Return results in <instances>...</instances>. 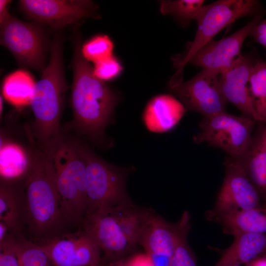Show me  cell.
<instances>
[{"mask_svg": "<svg viewBox=\"0 0 266 266\" xmlns=\"http://www.w3.org/2000/svg\"><path fill=\"white\" fill-rule=\"evenodd\" d=\"M47 266H55L53 264H52L49 265H48Z\"/></svg>", "mask_w": 266, "mask_h": 266, "instance_id": "cell-41", "label": "cell"}, {"mask_svg": "<svg viewBox=\"0 0 266 266\" xmlns=\"http://www.w3.org/2000/svg\"><path fill=\"white\" fill-rule=\"evenodd\" d=\"M219 75L202 69L188 81L170 86V89L186 110L209 117L226 112L227 101L221 89Z\"/></svg>", "mask_w": 266, "mask_h": 266, "instance_id": "cell-9", "label": "cell"}, {"mask_svg": "<svg viewBox=\"0 0 266 266\" xmlns=\"http://www.w3.org/2000/svg\"><path fill=\"white\" fill-rule=\"evenodd\" d=\"M9 232L7 226L3 222L0 221V242L4 239Z\"/></svg>", "mask_w": 266, "mask_h": 266, "instance_id": "cell-34", "label": "cell"}, {"mask_svg": "<svg viewBox=\"0 0 266 266\" xmlns=\"http://www.w3.org/2000/svg\"><path fill=\"white\" fill-rule=\"evenodd\" d=\"M262 140L263 143H264V145L266 147V132L265 133Z\"/></svg>", "mask_w": 266, "mask_h": 266, "instance_id": "cell-37", "label": "cell"}, {"mask_svg": "<svg viewBox=\"0 0 266 266\" xmlns=\"http://www.w3.org/2000/svg\"><path fill=\"white\" fill-rule=\"evenodd\" d=\"M178 229V221L170 223L152 211L144 226L139 245L150 257H172Z\"/></svg>", "mask_w": 266, "mask_h": 266, "instance_id": "cell-17", "label": "cell"}, {"mask_svg": "<svg viewBox=\"0 0 266 266\" xmlns=\"http://www.w3.org/2000/svg\"><path fill=\"white\" fill-rule=\"evenodd\" d=\"M264 256H266V254L265 255H264Z\"/></svg>", "mask_w": 266, "mask_h": 266, "instance_id": "cell-42", "label": "cell"}, {"mask_svg": "<svg viewBox=\"0 0 266 266\" xmlns=\"http://www.w3.org/2000/svg\"><path fill=\"white\" fill-rule=\"evenodd\" d=\"M19 5L30 18L55 30L98 17L97 5L89 0H21Z\"/></svg>", "mask_w": 266, "mask_h": 266, "instance_id": "cell-10", "label": "cell"}, {"mask_svg": "<svg viewBox=\"0 0 266 266\" xmlns=\"http://www.w3.org/2000/svg\"><path fill=\"white\" fill-rule=\"evenodd\" d=\"M260 8L255 0H219L203 5L195 19L198 27L194 40L186 53L174 61L178 69L170 84L182 82L183 69L190 59L221 31L239 18L257 13Z\"/></svg>", "mask_w": 266, "mask_h": 266, "instance_id": "cell-6", "label": "cell"}, {"mask_svg": "<svg viewBox=\"0 0 266 266\" xmlns=\"http://www.w3.org/2000/svg\"><path fill=\"white\" fill-rule=\"evenodd\" d=\"M83 144L62 138L50 155L64 215L72 229H80L87 209Z\"/></svg>", "mask_w": 266, "mask_h": 266, "instance_id": "cell-4", "label": "cell"}, {"mask_svg": "<svg viewBox=\"0 0 266 266\" xmlns=\"http://www.w3.org/2000/svg\"><path fill=\"white\" fill-rule=\"evenodd\" d=\"M24 180H0V221L7 226L10 232L14 233H23L25 227Z\"/></svg>", "mask_w": 266, "mask_h": 266, "instance_id": "cell-19", "label": "cell"}, {"mask_svg": "<svg viewBox=\"0 0 266 266\" xmlns=\"http://www.w3.org/2000/svg\"><path fill=\"white\" fill-rule=\"evenodd\" d=\"M262 208L266 210V200L264 202L261 206Z\"/></svg>", "mask_w": 266, "mask_h": 266, "instance_id": "cell-38", "label": "cell"}, {"mask_svg": "<svg viewBox=\"0 0 266 266\" xmlns=\"http://www.w3.org/2000/svg\"><path fill=\"white\" fill-rule=\"evenodd\" d=\"M82 149L86 163V215L133 202L126 189L129 169L106 162L85 144Z\"/></svg>", "mask_w": 266, "mask_h": 266, "instance_id": "cell-5", "label": "cell"}, {"mask_svg": "<svg viewBox=\"0 0 266 266\" xmlns=\"http://www.w3.org/2000/svg\"><path fill=\"white\" fill-rule=\"evenodd\" d=\"M249 264L252 266H266V256L259 257Z\"/></svg>", "mask_w": 266, "mask_h": 266, "instance_id": "cell-35", "label": "cell"}, {"mask_svg": "<svg viewBox=\"0 0 266 266\" xmlns=\"http://www.w3.org/2000/svg\"><path fill=\"white\" fill-rule=\"evenodd\" d=\"M204 2L203 0H162L160 9L163 14L171 16L185 26L195 19Z\"/></svg>", "mask_w": 266, "mask_h": 266, "instance_id": "cell-27", "label": "cell"}, {"mask_svg": "<svg viewBox=\"0 0 266 266\" xmlns=\"http://www.w3.org/2000/svg\"><path fill=\"white\" fill-rule=\"evenodd\" d=\"M24 183L25 236L41 244L72 232L63 211L51 157L39 148L32 153Z\"/></svg>", "mask_w": 266, "mask_h": 266, "instance_id": "cell-1", "label": "cell"}, {"mask_svg": "<svg viewBox=\"0 0 266 266\" xmlns=\"http://www.w3.org/2000/svg\"><path fill=\"white\" fill-rule=\"evenodd\" d=\"M186 108L181 102L169 94L152 98L144 110L142 120L151 132L163 133L174 128L182 119Z\"/></svg>", "mask_w": 266, "mask_h": 266, "instance_id": "cell-18", "label": "cell"}, {"mask_svg": "<svg viewBox=\"0 0 266 266\" xmlns=\"http://www.w3.org/2000/svg\"><path fill=\"white\" fill-rule=\"evenodd\" d=\"M253 65L249 57L241 55L219 75V81L227 102L234 105L243 115L264 122L255 111L249 94V79Z\"/></svg>", "mask_w": 266, "mask_h": 266, "instance_id": "cell-15", "label": "cell"}, {"mask_svg": "<svg viewBox=\"0 0 266 266\" xmlns=\"http://www.w3.org/2000/svg\"><path fill=\"white\" fill-rule=\"evenodd\" d=\"M113 264L117 266H154L150 258L145 253L131 255Z\"/></svg>", "mask_w": 266, "mask_h": 266, "instance_id": "cell-31", "label": "cell"}, {"mask_svg": "<svg viewBox=\"0 0 266 266\" xmlns=\"http://www.w3.org/2000/svg\"><path fill=\"white\" fill-rule=\"evenodd\" d=\"M40 244L55 266H99L101 250L81 229Z\"/></svg>", "mask_w": 266, "mask_h": 266, "instance_id": "cell-12", "label": "cell"}, {"mask_svg": "<svg viewBox=\"0 0 266 266\" xmlns=\"http://www.w3.org/2000/svg\"><path fill=\"white\" fill-rule=\"evenodd\" d=\"M0 43L22 66L42 71L45 67L44 34L36 25L12 17L9 12L0 18Z\"/></svg>", "mask_w": 266, "mask_h": 266, "instance_id": "cell-8", "label": "cell"}, {"mask_svg": "<svg viewBox=\"0 0 266 266\" xmlns=\"http://www.w3.org/2000/svg\"><path fill=\"white\" fill-rule=\"evenodd\" d=\"M113 46L112 40L108 36L98 35L81 46V52L88 62L95 64L112 57Z\"/></svg>", "mask_w": 266, "mask_h": 266, "instance_id": "cell-28", "label": "cell"}, {"mask_svg": "<svg viewBox=\"0 0 266 266\" xmlns=\"http://www.w3.org/2000/svg\"><path fill=\"white\" fill-rule=\"evenodd\" d=\"M250 36L266 50V19H262L252 30Z\"/></svg>", "mask_w": 266, "mask_h": 266, "instance_id": "cell-32", "label": "cell"}, {"mask_svg": "<svg viewBox=\"0 0 266 266\" xmlns=\"http://www.w3.org/2000/svg\"><path fill=\"white\" fill-rule=\"evenodd\" d=\"M35 82L27 71H16L4 80L2 91L5 100L16 107L30 105L34 93Z\"/></svg>", "mask_w": 266, "mask_h": 266, "instance_id": "cell-24", "label": "cell"}, {"mask_svg": "<svg viewBox=\"0 0 266 266\" xmlns=\"http://www.w3.org/2000/svg\"><path fill=\"white\" fill-rule=\"evenodd\" d=\"M57 33L51 44L49 63L35 83L30 104L34 118L33 134L39 148L46 151L54 149L62 138L60 122L67 90L62 37Z\"/></svg>", "mask_w": 266, "mask_h": 266, "instance_id": "cell-3", "label": "cell"}, {"mask_svg": "<svg viewBox=\"0 0 266 266\" xmlns=\"http://www.w3.org/2000/svg\"><path fill=\"white\" fill-rule=\"evenodd\" d=\"M263 19L256 15L248 23L227 37L212 40L204 45L190 59V64L220 74L232 66L240 56L242 45L254 27Z\"/></svg>", "mask_w": 266, "mask_h": 266, "instance_id": "cell-14", "label": "cell"}, {"mask_svg": "<svg viewBox=\"0 0 266 266\" xmlns=\"http://www.w3.org/2000/svg\"><path fill=\"white\" fill-rule=\"evenodd\" d=\"M243 165L250 181L261 200H266V147L262 140L251 144L241 157Z\"/></svg>", "mask_w": 266, "mask_h": 266, "instance_id": "cell-23", "label": "cell"}, {"mask_svg": "<svg viewBox=\"0 0 266 266\" xmlns=\"http://www.w3.org/2000/svg\"><path fill=\"white\" fill-rule=\"evenodd\" d=\"M99 266H117L113 264H109V265H100Z\"/></svg>", "mask_w": 266, "mask_h": 266, "instance_id": "cell-39", "label": "cell"}, {"mask_svg": "<svg viewBox=\"0 0 266 266\" xmlns=\"http://www.w3.org/2000/svg\"><path fill=\"white\" fill-rule=\"evenodd\" d=\"M10 2L11 1L8 0H0V18L8 12V6Z\"/></svg>", "mask_w": 266, "mask_h": 266, "instance_id": "cell-33", "label": "cell"}, {"mask_svg": "<svg viewBox=\"0 0 266 266\" xmlns=\"http://www.w3.org/2000/svg\"><path fill=\"white\" fill-rule=\"evenodd\" d=\"M32 154L18 144L0 140V180L17 181L25 179L32 165Z\"/></svg>", "mask_w": 266, "mask_h": 266, "instance_id": "cell-21", "label": "cell"}, {"mask_svg": "<svg viewBox=\"0 0 266 266\" xmlns=\"http://www.w3.org/2000/svg\"><path fill=\"white\" fill-rule=\"evenodd\" d=\"M225 175L213 210L250 209L261 206V199L248 178L241 157H228L224 162Z\"/></svg>", "mask_w": 266, "mask_h": 266, "instance_id": "cell-11", "label": "cell"}, {"mask_svg": "<svg viewBox=\"0 0 266 266\" xmlns=\"http://www.w3.org/2000/svg\"><path fill=\"white\" fill-rule=\"evenodd\" d=\"M208 221L219 225L225 234L233 236L246 233H266V210L261 207L250 209H232L205 212Z\"/></svg>", "mask_w": 266, "mask_h": 266, "instance_id": "cell-16", "label": "cell"}, {"mask_svg": "<svg viewBox=\"0 0 266 266\" xmlns=\"http://www.w3.org/2000/svg\"><path fill=\"white\" fill-rule=\"evenodd\" d=\"M249 94L257 114L266 121V61L254 63L249 79Z\"/></svg>", "mask_w": 266, "mask_h": 266, "instance_id": "cell-26", "label": "cell"}, {"mask_svg": "<svg viewBox=\"0 0 266 266\" xmlns=\"http://www.w3.org/2000/svg\"><path fill=\"white\" fill-rule=\"evenodd\" d=\"M109 210L128 239L135 246L139 245L143 230L152 210L132 202L119 205Z\"/></svg>", "mask_w": 266, "mask_h": 266, "instance_id": "cell-22", "label": "cell"}, {"mask_svg": "<svg viewBox=\"0 0 266 266\" xmlns=\"http://www.w3.org/2000/svg\"><path fill=\"white\" fill-rule=\"evenodd\" d=\"M227 248L220 250V257L213 266H246L266 254V233H246L233 236Z\"/></svg>", "mask_w": 266, "mask_h": 266, "instance_id": "cell-20", "label": "cell"}, {"mask_svg": "<svg viewBox=\"0 0 266 266\" xmlns=\"http://www.w3.org/2000/svg\"><path fill=\"white\" fill-rule=\"evenodd\" d=\"M93 72L99 79L104 81L118 76L122 70L119 61L114 56L95 64Z\"/></svg>", "mask_w": 266, "mask_h": 266, "instance_id": "cell-29", "label": "cell"}, {"mask_svg": "<svg viewBox=\"0 0 266 266\" xmlns=\"http://www.w3.org/2000/svg\"><path fill=\"white\" fill-rule=\"evenodd\" d=\"M80 229L96 242L110 264L127 258L137 248L124 234L109 209L87 215Z\"/></svg>", "mask_w": 266, "mask_h": 266, "instance_id": "cell-13", "label": "cell"}, {"mask_svg": "<svg viewBox=\"0 0 266 266\" xmlns=\"http://www.w3.org/2000/svg\"><path fill=\"white\" fill-rule=\"evenodd\" d=\"M233 266H242L241 265H234ZM245 266H252L251 265H250V264H248V265H246Z\"/></svg>", "mask_w": 266, "mask_h": 266, "instance_id": "cell-40", "label": "cell"}, {"mask_svg": "<svg viewBox=\"0 0 266 266\" xmlns=\"http://www.w3.org/2000/svg\"><path fill=\"white\" fill-rule=\"evenodd\" d=\"M3 110V100H2V97L0 96V115L1 113H2Z\"/></svg>", "mask_w": 266, "mask_h": 266, "instance_id": "cell-36", "label": "cell"}, {"mask_svg": "<svg viewBox=\"0 0 266 266\" xmlns=\"http://www.w3.org/2000/svg\"><path fill=\"white\" fill-rule=\"evenodd\" d=\"M72 67L71 105L73 120L69 128L100 144L118 102L115 93L94 74L93 68L83 56L80 40L75 45Z\"/></svg>", "mask_w": 266, "mask_h": 266, "instance_id": "cell-2", "label": "cell"}, {"mask_svg": "<svg viewBox=\"0 0 266 266\" xmlns=\"http://www.w3.org/2000/svg\"><path fill=\"white\" fill-rule=\"evenodd\" d=\"M256 121L244 116L222 112L203 117L200 131L193 137L197 143H205L226 152L229 157L242 156L249 148Z\"/></svg>", "mask_w": 266, "mask_h": 266, "instance_id": "cell-7", "label": "cell"}, {"mask_svg": "<svg viewBox=\"0 0 266 266\" xmlns=\"http://www.w3.org/2000/svg\"><path fill=\"white\" fill-rule=\"evenodd\" d=\"M0 266H20L16 256L6 236L0 242Z\"/></svg>", "mask_w": 266, "mask_h": 266, "instance_id": "cell-30", "label": "cell"}, {"mask_svg": "<svg viewBox=\"0 0 266 266\" xmlns=\"http://www.w3.org/2000/svg\"><path fill=\"white\" fill-rule=\"evenodd\" d=\"M190 215L184 211L179 222V229L170 266H198L196 256L189 245L188 235L191 228Z\"/></svg>", "mask_w": 266, "mask_h": 266, "instance_id": "cell-25", "label": "cell"}]
</instances>
